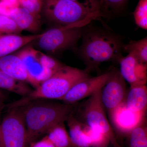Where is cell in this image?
Masks as SVG:
<instances>
[{"mask_svg":"<svg viewBox=\"0 0 147 147\" xmlns=\"http://www.w3.org/2000/svg\"><path fill=\"white\" fill-rule=\"evenodd\" d=\"M74 104L40 99L33 100L21 106L29 144L47 134L56 125L66 121L74 111Z\"/></svg>","mask_w":147,"mask_h":147,"instance_id":"6da1fadb","label":"cell"},{"mask_svg":"<svg viewBox=\"0 0 147 147\" xmlns=\"http://www.w3.org/2000/svg\"><path fill=\"white\" fill-rule=\"evenodd\" d=\"M41 13L55 27H83L101 16L89 3L72 0H43Z\"/></svg>","mask_w":147,"mask_h":147,"instance_id":"7a4b0ae2","label":"cell"},{"mask_svg":"<svg viewBox=\"0 0 147 147\" xmlns=\"http://www.w3.org/2000/svg\"><path fill=\"white\" fill-rule=\"evenodd\" d=\"M83 34L80 55L88 73L102 63L121 57L123 45L117 36L100 29H91Z\"/></svg>","mask_w":147,"mask_h":147,"instance_id":"3957f363","label":"cell"},{"mask_svg":"<svg viewBox=\"0 0 147 147\" xmlns=\"http://www.w3.org/2000/svg\"><path fill=\"white\" fill-rule=\"evenodd\" d=\"M90 77L85 70L63 65L29 94L9 105V108L21 107L37 99L61 100L75 84Z\"/></svg>","mask_w":147,"mask_h":147,"instance_id":"277c9868","label":"cell"},{"mask_svg":"<svg viewBox=\"0 0 147 147\" xmlns=\"http://www.w3.org/2000/svg\"><path fill=\"white\" fill-rule=\"evenodd\" d=\"M101 89L88 97L77 110L75 108L77 112H74L76 115L73 114L74 116L80 121L105 135L113 147H121L106 116V110L100 98Z\"/></svg>","mask_w":147,"mask_h":147,"instance_id":"5b68a950","label":"cell"},{"mask_svg":"<svg viewBox=\"0 0 147 147\" xmlns=\"http://www.w3.org/2000/svg\"><path fill=\"white\" fill-rule=\"evenodd\" d=\"M9 109L0 124V147H29L23 108Z\"/></svg>","mask_w":147,"mask_h":147,"instance_id":"8992f818","label":"cell"},{"mask_svg":"<svg viewBox=\"0 0 147 147\" xmlns=\"http://www.w3.org/2000/svg\"><path fill=\"white\" fill-rule=\"evenodd\" d=\"M83 27H54L42 33L36 40L40 50L48 53H55L74 47L84 33Z\"/></svg>","mask_w":147,"mask_h":147,"instance_id":"52a82bcc","label":"cell"},{"mask_svg":"<svg viewBox=\"0 0 147 147\" xmlns=\"http://www.w3.org/2000/svg\"><path fill=\"white\" fill-rule=\"evenodd\" d=\"M127 94L125 81L119 70L113 69L100 90L101 101L108 115L124 102Z\"/></svg>","mask_w":147,"mask_h":147,"instance_id":"ba28073f","label":"cell"},{"mask_svg":"<svg viewBox=\"0 0 147 147\" xmlns=\"http://www.w3.org/2000/svg\"><path fill=\"white\" fill-rule=\"evenodd\" d=\"M146 113H136L128 109L124 102L108 115L115 132L127 137L131 130L146 119Z\"/></svg>","mask_w":147,"mask_h":147,"instance_id":"9c48e42d","label":"cell"},{"mask_svg":"<svg viewBox=\"0 0 147 147\" xmlns=\"http://www.w3.org/2000/svg\"><path fill=\"white\" fill-rule=\"evenodd\" d=\"M40 53L39 50L29 47L16 54L21 59L26 67L30 78V84L35 88L52 76L42 64Z\"/></svg>","mask_w":147,"mask_h":147,"instance_id":"30bf717a","label":"cell"},{"mask_svg":"<svg viewBox=\"0 0 147 147\" xmlns=\"http://www.w3.org/2000/svg\"><path fill=\"white\" fill-rule=\"evenodd\" d=\"M112 70L98 76L82 80L75 84L62 99L67 104H74L102 88L110 78Z\"/></svg>","mask_w":147,"mask_h":147,"instance_id":"8fae6325","label":"cell"},{"mask_svg":"<svg viewBox=\"0 0 147 147\" xmlns=\"http://www.w3.org/2000/svg\"><path fill=\"white\" fill-rule=\"evenodd\" d=\"M121 75L130 87L146 85L147 82V64L140 61L132 54L122 56L118 60Z\"/></svg>","mask_w":147,"mask_h":147,"instance_id":"7c38bea8","label":"cell"},{"mask_svg":"<svg viewBox=\"0 0 147 147\" xmlns=\"http://www.w3.org/2000/svg\"><path fill=\"white\" fill-rule=\"evenodd\" d=\"M6 16L11 18L22 31L36 32L41 29L40 18L19 5L12 7Z\"/></svg>","mask_w":147,"mask_h":147,"instance_id":"4fadbf2b","label":"cell"},{"mask_svg":"<svg viewBox=\"0 0 147 147\" xmlns=\"http://www.w3.org/2000/svg\"><path fill=\"white\" fill-rule=\"evenodd\" d=\"M0 70L14 79L30 84V78L26 67L16 54H10L0 58Z\"/></svg>","mask_w":147,"mask_h":147,"instance_id":"5bb4252c","label":"cell"},{"mask_svg":"<svg viewBox=\"0 0 147 147\" xmlns=\"http://www.w3.org/2000/svg\"><path fill=\"white\" fill-rule=\"evenodd\" d=\"M42 34L22 36L11 34L0 35V58L10 55L24 45L33 42Z\"/></svg>","mask_w":147,"mask_h":147,"instance_id":"9a60e30c","label":"cell"},{"mask_svg":"<svg viewBox=\"0 0 147 147\" xmlns=\"http://www.w3.org/2000/svg\"><path fill=\"white\" fill-rule=\"evenodd\" d=\"M127 108L136 113H146L147 88L146 85L130 87L124 101Z\"/></svg>","mask_w":147,"mask_h":147,"instance_id":"2e32d148","label":"cell"},{"mask_svg":"<svg viewBox=\"0 0 147 147\" xmlns=\"http://www.w3.org/2000/svg\"><path fill=\"white\" fill-rule=\"evenodd\" d=\"M73 114L69 116L66 121L67 122L69 134L74 146L91 147L89 139L84 129V123L76 119Z\"/></svg>","mask_w":147,"mask_h":147,"instance_id":"e0dca14e","label":"cell"},{"mask_svg":"<svg viewBox=\"0 0 147 147\" xmlns=\"http://www.w3.org/2000/svg\"><path fill=\"white\" fill-rule=\"evenodd\" d=\"M0 88L25 96L32 90L26 82L11 77L0 70Z\"/></svg>","mask_w":147,"mask_h":147,"instance_id":"ac0fdd59","label":"cell"},{"mask_svg":"<svg viewBox=\"0 0 147 147\" xmlns=\"http://www.w3.org/2000/svg\"><path fill=\"white\" fill-rule=\"evenodd\" d=\"M46 134L55 147H74L67 131L65 122L53 127Z\"/></svg>","mask_w":147,"mask_h":147,"instance_id":"d6986e66","label":"cell"},{"mask_svg":"<svg viewBox=\"0 0 147 147\" xmlns=\"http://www.w3.org/2000/svg\"><path fill=\"white\" fill-rule=\"evenodd\" d=\"M123 50L132 54L140 61L147 64V38L138 40H131L123 45Z\"/></svg>","mask_w":147,"mask_h":147,"instance_id":"ffe728a7","label":"cell"},{"mask_svg":"<svg viewBox=\"0 0 147 147\" xmlns=\"http://www.w3.org/2000/svg\"><path fill=\"white\" fill-rule=\"evenodd\" d=\"M128 0H94L101 16L119 13L123 10Z\"/></svg>","mask_w":147,"mask_h":147,"instance_id":"44dd1931","label":"cell"},{"mask_svg":"<svg viewBox=\"0 0 147 147\" xmlns=\"http://www.w3.org/2000/svg\"><path fill=\"white\" fill-rule=\"evenodd\" d=\"M127 137L129 147H147L146 119L131 130Z\"/></svg>","mask_w":147,"mask_h":147,"instance_id":"7402d4cb","label":"cell"},{"mask_svg":"<svg viewBox=\"0 0 147 147\" xmlns=\"http://www.w3.org/2000/svg\"><path fill=\"white\" fill-rule=\"evenodd\" d=\"M84 129L89 139L91 147H108L110 141L104 134L84 124Z\"/></svg>","mask_w":147,"mask_h":147,"instance_id":"603a6c76","label":"cell"},{"mask_svg":"<svg viewBox=\"0 0 147 147\" xmlns=\"http://www.w3.org/2000/svg\"><path fill=\"white\" fill-rule=\"evenodd\" d=\"M133 14L137 26L147 30V0H139Z\"/></svg>","mask_w":147,"mask_h":147,"instance_id":"cb8c5ba5","label":"cell"},{"mask_svg":"<svg viewBox=\"0 0 147 147\" xmlns=\"http://www.w3.org/2000/svg\"><path fill=\"white\" fill-rule=\"evenodd\" d=\"M22 31L11 18L0 14V33L18 34Z\"/></svg>","mask_w":147,"mask_h":147,"instance_id":"d4e9b609","label":"cell"},{"mask_svg":"<svg viewBox=\"0 0 147 147\" xmlns=\"http://www.w3.org/2000/svg\"><path fill=\"white\" fill-rule=\"evenodd\" d=\"M19 6L40 18L43 0H18Z\"/></svg>","mask_w":147,"mask_h":147,"instance_id":"484cf974","label":"cell"},{"mask_svg":"<svg viewBox=\"0 0 147 147\" xmlns=\"http://www.w3.org/2000/svg\"><path fill=\"white\" fill-rule=\"evenodd\" d=\"M40 56L42 64L45 69L52 75L63 65L56 59L42 52L40 53Z\"/></svg>","mask_w":147,"mask_h":147,"instance_id":"4316f807","label":"cell"},{"mask_svg":"<svg viewBox=\"0 0 147 147\" xmlns=\"http://www.w3.org/2000/svg\"><path fill=\"white\" fill-rule=\"evenodd\" d=\"M29 147H55L53 143L48 139L47 135L38 141L32 142Z\"/></svg>","mask_w":147,"mask_h":147,"instance_id":"83f0119b","label":"cell"},{"mask_svg":"<svg viewBox=\"0 0 147 147\" xmlns=\"http://www.w3.org/2000/svg\"><path fill=\"white\" fill-rule=\"evenodd\" d=\"M72 1H75L79 2H80V1H79V0H72ZM92 5L94 3V1L93 0H87ZM82 3H84V2H82Z\"/></svg>","mask_w":147,"mask_h":147,"instance_id":"f1b7e54d","label":"cell"},{"mask_svg":"<svg viewBox=\"0 0 147 147\" xmlns=\"http://www.w3.org/2000/svg\"><path fill=\"white\" fill-rule=\"evenodd\" d=\"M3 108V105L2 104L1 102H0V116H1V113L2 110ZM0 124H1V121H0Z\"/></svg>","mask_w":147,"mask_h":147,"instance_id":"f546056e","label":"cell"},{"mask_svg":"<svg viewBox=\"0 0 147 147\" xmlns=\"http://www.w3.org/2000/svg\"><path fill=\"white\" fill-rule=\"evenodd\" d=\"M2 96H3L2 94H0V98H1L2 97Z\"/></svg>","mask_w":147,"mask_h":147,"instance_id":"4dcf8cb0","label":"cell"},{"mask_svg":"<svg viewBox=\"0 0 147 147\" xmlns=\"http://www.w3.org/2000/svg\"><path fill=\"white\" fill-rule=\"evenodd\" d=\"M0 94H2L1 93V92H0Z\"/></svg>","mask_w":147,"mask_h":147,"instance_id":"1f68e13d","label":"cell"}]
</instances>
